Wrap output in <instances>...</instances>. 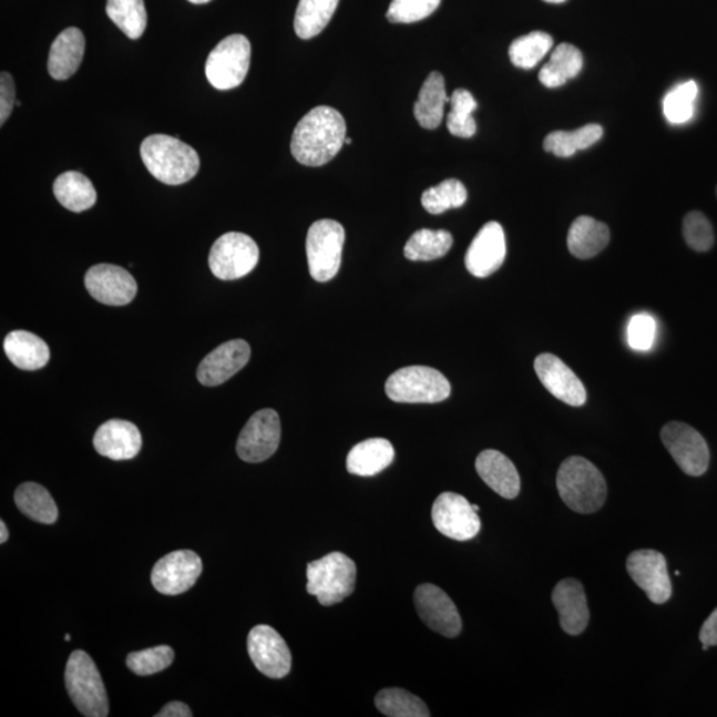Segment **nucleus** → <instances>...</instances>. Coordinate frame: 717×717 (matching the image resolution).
Segmentation results:
<instances>
[{"mask_svg": "<svg viewBox=\"0 0 717 717\" xmlns=\"http://www.w3.org/2000/svg\"><path fill=\"white\" fill-rule=\"evenodd\" d=\"M174 652L170 646L146 648L144 652L131 653L126 656V666L133 674L150 676L164 672L172 665Z\"/></svg>", "mask_w": 717, "mask_h": 717, "instance_id": "obj_41", "label": "nucleus"}, {"mask_svg": "<svg viewBox=\"0 0 717 717\" xmlns=\"http://www.w3.org/2000/svg\"><path fill=\"white\" fill-rule=\"evenodd\" d=\"M395 449L386 439H368L355 445L347 455V471L360 478L383 472L392 464Z\"/></svg>", "mask_w": 717, "mask_h": 717, "instance_id": "obj_25", "label": "nucleus"}, {"mask_svg": "<svg viewBox=\"0 0 717 717\" xmlns=\"http://www.w3.org/2000/svg\"><path fill=\"white\" fill-rule=\"evenodd\" d=\"M16 83L9 72L0 73V125H4L17 105Z\"/></svg>", "mask_w": 717, "mask_h": 717, "instance_id": "obj_45", "label": "nucleus"}, {"mask_svg": "<svg viewBox=\"0 0 717 717\" xmlns=\"http://www.w3.org/2000/svg\"><path fill=\"white\" fill-rule=\"evenodd\" d=\"M448 102L444 76L440 72L430 73L421 86L418 102L413 106L414 117L420 126L426 130L438 129L444 117Z\"/></svg>", "mask_w": 717, "mask_h": 717, "instance_id": "obj_28", "label": "nucleus"}, {"mask_svg": "<svg viewBox=\"0 0 717 717\" xmlns=\"http://www.w3.org/2000/svg\"><path fill=\"white\" fill-rule=\"evenodd\" d=\"M506 258L504 229L492 221L482 226L467 252L465 266L472 276L486 278L500 269Z\"/></svg>", "mask_w": 717, "mask_h": 717, "instance_id": "obj_18", "label": "nucleus"}, {"mask_svg": "<svg viewBox=\"0 0 717 717\" xmlns=\"http://www.w3.org/2000/svg\"><path fill=\"white\" fill-rule=\"evenodd\" d=\"M413 601L420 619L433 632L447 638H454L461 633L462 622L459 610L440 587L432 583H424L414 592Z\"/></svg>", "mask_w": 717, "mask_h": 717, "instance_id": "obj_16", "label": "nucleus"}, {"mask_svg": "<svg viewBox=\"0 0 717 717\" xmlns=\"http://www.w3.org/2000/svg\"><path fill=\"white\" fill-rule=\"evenodd\" d=\"M375 706L381 714L390 717L431 716L423 700L401 688L381 689L375 698Z\"/></svg>", "mask_w": 717, "mask_h": 717, "instance_id": "obj_37", "label": "nucleus"}, {"mask_svg": "<svg viewBox=\"0 0 717 717\" xmlns=\"http://www.w3.org/2000/svg\"><path fill=\"white\" fill-rule=\"evenodd\" d=\"M53 194L65 209L82 213L96 204L98 194L90 178L79 172H65L53 183Z\"/></svg>", "mask_w": 717, "mask_h": 717, "instance_id": "obj_29", "label": "nucleus"}, {"mask_svg": "<svg viewBox=\"0 0 717 717\" xmlns=\"http://www.w3.org/2000/svg\"><path fill=\"white\" fill-rule=\"evenodd\" d=\"M534 370L546 390L564 403L581 407L586 403V390L578 377L562 359L542 354L534 361Z\"/></svg>", "mask_w": 717, "mask_h": 717, "instance_id": "obj_19", "label": "nucleus"}, {"mask_svg": "<svg viewBox=\"0 0 717 717\" xmlns=\"http://www.w3.org/2000/svg\"><path fill=\"white\" fill-rule=\"evenodd\" d=\"M339 0H299L294 29L300 39H313L330 23Z\"/></svg>", "mask_w": 717, "mask_h": 717, "instance_id": "obj_32", "label": "nucleus"}, {"mask_svg": "<svg viewBox=\"0 0 717 717\" xmlns=\"http://www.w3.org/2000/svg\"><path fill=\"white\" fill-rule=\"evenodd\" d=\"M660 438L683 472L694 478L707 472L709 449L705 438L693 427L673 421L662 428Z\"/></svg>", "mask_w": 717, "mask_h": 717, "instance_id": "obj_10", "label": "nucleus"}, {"mask_svg": "<svg viewBox=\"0 0 717 717\" xmlns=\"http://www.w3.org/2000/svg\"><path fill=\"white\" fill-rule=\"evenodd\" d=\"M700 642L709 647L717 646V607L700 629Z\"/></svg>", "mask_w": 717, "mask_h": 717, "instance_id": "obj_46", "label": "nucleus"}, {"mask_svg": "<svg viewBox=\"0 0 717 717\" xmlns=\"http://www.w3.org/2000/svg\"><path fill=\"white\" fill-rule=\"evenodd\" d=\"M152 176L166 185H183L199 171V157L191 145L167 135L146 137L140 147Z\"/></svg>", "mask_w": 717, "mask_h": 717, "instance_id": "obj_2", "label": "nucleus"}, {"mask_svg": "<svg viewBox=\"0 0 717 717\" xmlns=\"http://www.w3.org/2000/svg\"><path fill=\"white\" fill-rule=\"evenodd\" d=\"M627 571L636 585L655 605H663L672 598V580L668 575L667 561L662 553L645 549L629 554Z\"/></svg>", "mask_w": 717, "mask_h": 717, "instance_id": "obj_15", "label": "nucleus"}, {"mask_svg": "<svg viewBox=\"0 0 717 717\" xmlns=\"http://www.w3.org/2000/svg\"><path fill=\"white\" fill-rule=\"evenodd\" d=\"M473 509H474V511H475V512H479V511H480V506H479V505H473Z\"/></svg>", "mask_w": 717, "mask_h": 717, "instance_id": "obj_53", "label": "nucleus"}, {"mask_svg": "<svg viewBox=\"0 0 717 717\" xmlns=\"http://www.w3.org/2000/svg\"><path fill=\"white\" fill-rule=\"evenodd\" d=\"M386 393L395 403L434 404L451 395L448 379L431 367L400 368L388 378Z\"/></svg>", "mask_w": 717, "mask_h": 717, "instance_id": "obj_6", "label": "nucleus"}, {"mask_svg": "<svg viewBox=\"0 0 717 717\" xmlns=\"http://www.w3.org/2000/svg\"><path fill=\"white\" fill-rule=\"evenodd\" d=\"M554 40L549 33L534 31L515 39L509 47V58L513 65L522 70H532L552 51Z\"/></svg>", "mask_w": 717, "mask_h": 717, "instance_id": "obj_36", "label": "nucleus"}, {"mask_svg": "<svg viewBox=\"0 0 717 717\" xmlns=\"http://www.w3.org/2000/svg\"><path fill=\"white\" fill-rule=\"evenodd\" d=\"M105 11L130 39L144 35L147 22L144 0H106Z\"/></svg>", "mask_w": 717, "mask_h": 717, "instance_id": "obj_35", "label": "nucleus"}, {"mask_svg": "<svg viewBox=\"0 0 717 717\" xmlns=\"http://www.w3.org/2000/svg\"><path fill=\"white\" fill-rule=\"evenodd\" d=\"M203 573V561L192 551L172 552L161 559L152 571V583L158 593H186Z\"/></svg>", "mask_w": 717, "mask_h": 717, "instance_id": "obj_14", "label": "nucleus"}, {"mask_svg": "<svg viewBox=\"0 0 717 717\" xmlns=\"http://www.w3.org/2000/svg\"><path fill=\"white\" fill-rule=\"evenodd\" d=\"M583 69L582 52L572 44L555 47L549 62L540 71V82L546 89H559L580 75Z\"/></svg>", "mask_w": 717, "mask_h": 717, "instance_id": "obj_30", "label": "nucleus"}, {"mask_svg": "<svg viewBox=\"0 0 717 717\" xmlns=\"http://www.w3.org/2000/svg\"><path fill=\"white\" fill-rule=\"evenodd\" d=\"M9 540V529H7L4 521L0 522V544H4Z\"/></svg>", "mask_w": 717, "mask_h": 717, "instance_id": "obj_48", "label": "nucleus"}, {"mask_svg": "<svg viewBox=\"0 0 717 717\" xmlns=\"http://www.w3.org/2000/svg\"><path fill=\"white\" fill-rule=\"evenodd\" d=\"M683 236L687 245L699 253L708 252L715 243L713 225L700 212L687 214L683 221Z\"/></svg>", "mask_w": 717, "mask_h": 717, "instance_id": "obj_43", "label": "nucleus"}, {"mask_svg": "<svg viewBox=\"0 0 717 717\" xmlns=\"http://www.w3.org/2000/svg\"><path fill=\"white\" fill-rule=\"evenodd\" d=\"M247 652L260 674L272 679H283L291 669V653L276 629L259 625L247 638Z\"/></svg>", "mask_w": 717, "mask_h": 717, "instance_id": "obj_13", "label": "nucleus"}, {"mask_svg": "<svg viewBox=\"0 0 717 717\" xmlns=\"http://www.w3.org/2000/svg\"><path fill=\"white\" fill-rule=\"evenodd\" d=\"M656 337V321L648 314H636L628 321L627 341L635 351L652 350Z\"/></svg>", "mask_w": 717, "mask_h": 717, "instance_id": "obj_44", "label": "nucleus"}, {"mask_svg": "<svg viewBox=\"0 0 717 717\" xmlns=\"http://www.w3.org/2000/svg\"><path fill=\"white\" fill-rule=\"evenodd\" d=\"M546 3L560 4L566 2V0H544Z\"/></svg>", "mask_w": 717, "mask_h": 717, "instance_id": "obj_50", "label": "nucleus"}, {"mask_svg": "<svg viewBox=\"0 0 717 717\" xmlns=\"http://www.w3.org/2000/svg\"><path fill=\"white\" fill-rule=\"evenodd\" d=\"M142 445L143 438L139 428L126 420L106 421L99 427L93 438L98 453L115 461L136 458Z\"/></svg>", "mask_w": 717, "mask_h": 717, "instance_id": "obj_21", "label": "nucleus"}, {"mask_svg": "<svg viewBox=\"0 0 717 717\" xmlns=\"http://www.w3.org/2000/svg\"><path fill=\"white\" fill-rule=\"evenodd\" d=\"M608 243V226L587 216L576 218L567 234L569 252L578 259L598 256Z\"/></svg>", "mask_w": 717, "mask_h": 717, "instance_id": "obj_27", "label": "nucleus"}, {"mask_svg": "<svg viewBox=\"0 0 717 717\" xmlns=\"http://www.w3.org/2000/svg\"><path fill=\"white\" fill-rule=\"evenodd\" d=\"M432 521L438 531L454 541H469L479 534L481 521L473 505L458 493L445 492L436 499Z\"/></svg>", "mask_w": 717, "mask_h": 717, "instance_id": "obj_11", "label": "nucleus"}, {"mask_svg": "<svg viewBox=\"0 0 717 717\" xmlns=\"http://www.w3.org/2000/svg\"><path fill=\"white\" fill-rule=\"evenodd\" d=\"M468 192L464 184L455 178L442 181L438 186L427 190L421 196V204L431 214H441L449 209H458L467 203Z\"/></svg>", "mask_w": 717, "mask_h": 717, "instance_id": "obj_40", "label": "nucleus"}, {"mask_svg": "<svg viewBox=\"0 0 717 717\" xmlns=\"http://www.w3.org/2000/svg\"><path fill=\"white\" fill-rule=\"evenodd\" d=\"M280 442V420L274 410L253 414L239 433L237 453L240 460L257 464L270 459Z\"/></svg>", "mask_w": 717, "mask_h": 717, "instance_id": "obj_12", "label": "nucleus"}, {"mask_svg": "<svg viewBox=\"0 0 717 717\" xmlns=\"http://www.w3.org/2000/svg\"><path fill=\"white\" fill-rule=\"evenodd\" d=\"M453 245L452 234L447 231L421 229L412 234L404 246V256L413 263H428L447 256Z\"/></svg>", "mask_w": 717, "mask_h": 717, "instance_id": "obj_34", "label": "nucleus"}, {"mask_svg": "<svg viewBox=\"0 0 717 717\" xmlns=\"http://www.w3.org/2000/svg\"><path fill=\"white\" fill-rule=\"evenodd\" d=\"M193 714L191 708L181 701H172L166 705L156 717H191Z\"/></svg>", "mask_w": 717, "mask_h": 717, "instance_id": "obj_47", "label": "nucleus"}, {"mask_svg": "<svg viewBox=\"0 0 717 717\" xmlns=\"http://www.w3.org/2000/svg\"><path fill=\"white\" fill-rule=\"evenodd\" d=\"M346 144L351 145L352 144V139H346Z\"/></svg>", "mask_w": 717, "mask_h": 717, "instance_id": "obj_51", "label": "nucleus"}, {"mask_svg": "<svg viewBox=\"0 0 717 717\" xmlns=\"http://www.w3.org/2000/svg\"><path fill=\"white\" fill-rule=\"evenodd\" d=\"M699 86L694 80L676 85L663 100V112L667 122L673 125H683L694 117L696 99Z\"/></svg>", "mask_w": 717, "mask_h": 717, "instance_id": "obj_39", "label": "nucleus"}, {"mask_svg": "<svg viewBox=\"0 0 717 717\" xmlns=\"http://www.w3.org/2000/svg\"><path fill=\"white\" fill-rule=\"evenodd\" d=\"M552 600L560 615V625L569 635L585 632L590 613L585 590L580 581L567 578L555 586Z\"/></svg>", "mask_w": 717, "mask_h": 717, "instance_id": "obj_22", "label": "nucleus"}, {"mask_svg": "<svg viewBox=\"0 0 717 717\" xmlns=\"http://www.w3.org/2000/svg\"><path fill=\"white\" fill-rule=\"evenodd\" d=\"M4 352L20 370H40L50 361V348L42 338L30 331H12L4 339Z\"/></svg>", "mask_w": 717, "mask_h": 717, "instance_id": "obj_26", "label": "nucleus"}, {"mask_svg": "<svg viewBox=\"0 0 717 717\" xmlns=\"http://www.w3.org/2000/svg\"><path fill=\"white\" fill-rule=\"evenodd\" d=\"M193 4H205L212 2V0H190Z\"/></svg>", "mask_w": 717, "mask_h": 717, "instance_id": "obj_49", "label": "nucleus"}, {"mask_svg": "<svg viewBox=\"0 0 717 717\" xmlns=\"http://www.w3.org/2000/svg\"><path fill=\"white\" fill-rule=\"evenodd\" d=\"M85 51L84 33L70 27L53 40L49 55V73L52 79L66 80L75 75L83 62Z\"/></svg>", "mask_w": 717, "mask_h": 717, "instance_id": "obj_24", "label": "nucleus"}, {"mask_svg": "<svg viewBox=\"0 0 717 717\" xmlns=\"http://www.w3.org/2000/svg\"><path fill=\"white\" fill-rule=\"evenodd\" d=\"M252 44L244 35L226 37L207 57L205 73L214 89L229 91L244 83L250 69Z\"/></svg>", "mask_w": 717, "mask_h": 717, "instance_id": "obj_7", "label": "nucleus"}, {"mask_svg": "<svg viewBox=\"0 0 717 717\" xmlns=\"http://www.w3.org/2000/svg\"><path fill=\"white\" fill-rule=\"evenodd\" d=\"M20 105H22V103H20L19 100H17V106H20Z\"/></svg>", "mask_w": 717, "mask_h": 717, "instance_id": "obj_54", "label": "nucleus"}, {"mask_svg": "<svg viewBox=\"0 0 717 717\" xmlns=\"http://www.w3.org/2000/svg\"><path fill=\"white\" fill-rule=\"evenodd\" d=\"M449 103H451V112L447 119L448 131L455 137H473L478 132V124L473 117V112L478 110V102L472 93L467 90H455Z\"/></svg>", "mask_w": 717, "mask_h": 717, "instance_id": "obj_38", "label": "nucleus"}, {"mask_svg": "<svg viewBox=\"0 0 717 717\" xmlns=\"http://www.w3.org/2000/svg\"><path fill=\"white\" fill-rule=\"evenodd\" d=\"M259 260L256 240L244 233H226L212 246L209 267L214 276L223 280L244 278L254 270Z\"/></svg>", "mask_w": 717, "mask_h": 717, "instance_id": "obj_9", "label": "nucleus"}, {"mask_svg": "<svg viewBox=\"0 0 717 717\" xmlns=\"http://www.w3.org/2000/svg\"><path fill=\"white\" fill-rule=\"evenodd\" d=\"M347 125L341 113L331 106H317L295 126L291 153L299 164L324 166L346 144Z\"/></svg>", "mask_w": 717, "mask_h": 717, "instance_id": "obj_1", "label": "nucleus"}, {"mask_svg": "<svg viewBox=\"0 0 717 717\" xmlns=\"http://www.w3.org/2000/svg\"><path fill=\"white\" fill-rule=\"evenodd\" d=\"M357 574V565L346 554H327L307 565V593L317 596L321 606L337 605L354 593Z\"/></svg>", "mask_w": 717, "mask_h": 717, "instance_id": "obj_4", "label": "nucleus"}, {"mask_svg": "<svg viewBox=\"0 0 717 717\" xmlns=\"http://www.w3.org/2000/svg\"><path fill=\"white\" fill-rule=\"evenodd\" d=\"M16 504L20 512L39 524H55L59 518L57 502L50 492L37 482H25L17 489Z\"/></svg>", "mask_w": 717, "mask_h": 717, "instance_id": "obj_31", "label": "nucleus"}, {"mask_svg": "<svg viewBox=\"0 0 717 717\" xmlns=\"http://www.w3.org/2000/svg\"><path fill=\"white\" fill-rule=\"evenodd\" d=\"M250 346L243 339H234L221 345L201 361L197 378L201 385L216 387L224 385L243 370L250 360Z\"/></svg>", "mask_w": 717, "mask_h": 717, "instance_id": "obj_20", "label": "nucleus"}, {"mask_svg": "<svg viewBox=\"0 0 717 717\" xmlns=\"http://www.w3.org/2000/svg\"><path fill=\"white\" fill-rule=\"evenodd\" d=\"M345 240L344 226L334 219H319L308 229L306 239L308 269L317 283H328L337 276Z\"/></svg>", "mask_w": 717, "mask_h": 717, "instance_id": "obj_8", "label": "nucleus"}, {"mask_svg": "<svg viewBox=\"0 0 717 717\" xmlns=\"http://www.w3.org/2000/svg\"><path fill=\"white\" fill-rule=\"evenodd\" d=\"M86 290L93 299L106 306H125L135 299L137 284L123 267L100 264L91 267L84 278Z\"/></svg>", "mask_w": 717, "mask_h": 717, "instance_id": "obj_17", "label": "nucleus"}, {"mask_svg": "<svg viewBox=\"0 0 717 717\" xmlns=\"http://www.w3.org/2000/svg\"><path fill=\"white\" fill-rule=\"evenodd\" d=\"M475 471L481 480L501 498L513 500L520 494L521 480L518 468L505 454L494 449H486L475 460Z\"/></svg>", "mask_w": 717, "mask_h": 717, "instance_id": "obj_23", "label": "nucleus"}, {"mask_svg": "<svg viewBox=\"0 0 717 717\" xmlns=\"http://www.w3.org/2000/svg\"><path fill=\"white\" fill-rule=\"evenodd\" d=\"M602 136L603 129L598 124H587L572 132L555 131L546 136L544 150L554 156L567 158L598 143Z\"/></svg>", "mask_w": 717, "mask_h": 717, "instance_id": "obj_33", "label": "nucleus"}, {"mask_svg": "<svg viewBox=\"0 0 717 717\" xmlns=\"http://www.w3.org/2000/svg\"><path fill=\"white\" fill-rule=\"evenodd\" d=\"M441 0H392L387 11L391 23H417L438 10Z\"/></svg>", "mask_w": 717, "mask_h": 717, "instance_id": "obj_42", "label": "nucleus"}, {"mask_svg": "<svg viewBox=\"0 0 717 717\" xmlns=\"http://www.w3.org/2000/svg\"><path fill=\"white\" fill-rule=\"evenodd\" d=\"M65 686L73 705L84 716H109V696H106L102 675L95 662L82 649L73 652L66 662Z\"/></svg>", "mask_w": 717, "mask_h": 717, "instance_id": "obj_5", "label": "nucleus"}, {"mask_svg": "<svg viewBox=\"0 0 717 717\" xmlns=\"http://www.w3.org/2000/svg\"><path fill=\"white\" fill-rule=\"evenodd\" d=\"M557 488L562 501L581 514L598 512L607 498L605 478L593 462L572 455L562 462L557 474Z\"/></svg>", "mask_w": 717, "mask_h": 717, "instance_id": "obj_3", "label": "nucleus"}, {"mask_svg": "<svg viewBox=\"0 0 717 717\" xmlns=\"http://www.w3.org/2000/svg\"><path fill=\"white\" fill-rule=\"evenodd\" d=\"M64 639H65L66 642H70V641H71V635H70V634H66Z\"/></svg>", "mask_w": 717, "mask_h": 717, "instance_id": "obj_52", "label": "nucleus"}]
</instances>
